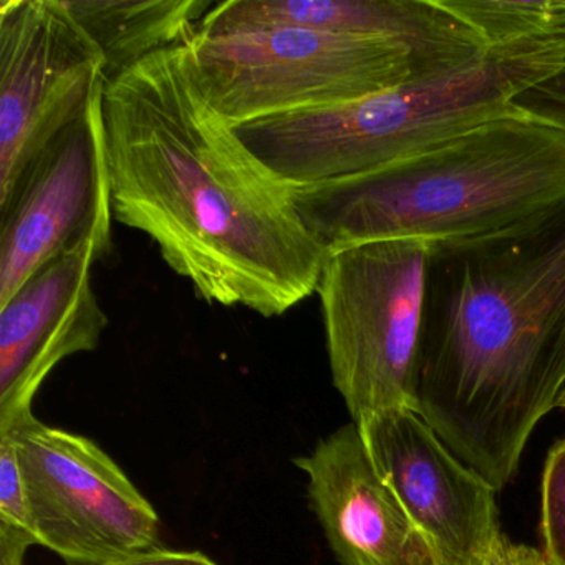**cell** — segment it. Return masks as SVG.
<instances>
[{
    "instance_id": "obj_1",
    "label": "cell",
    "mask_w": 565,
    "mask_h": 565,
    "mask_svg": "<svg viewBox=\"0 0 565 565\" xmlns=\"http://www.w3.org/2000/svg\"><path fill=\"white\" fill-rule=\"evenodd\" d=\"M111 206L200 299L277 317L317 290L327 253L274 177L207 104L186 47L107 82Z\"/></svg>"
},
{
    "instance_id": "obj_2",
    "label": "cell",
    "mask_w": 565,
    "mask_h": 565,
    "mask_svg": "<svg viewBox=\"0 0 565 565\" xmlns=\"http://www.w3.org/2000/svg\"><path fill=\"white\" fill-rule=\"evenodd\" d=\"M565 382V198L429 244L413 412L502 489Z\"/></svg>"
},
{
    "instance_id": "obj_3",
    "label": "cell",
    "mask_w": 565,
    "mask_h": 565,
    "mask_svg": "<svg viewBox=\"0 0 565 565\" xmlns=\"http://www.w3.org/2000/svg\"><path fill=\"white\" fill-rule=\"evenodd\" d=\"M290 190L327 254L476 236L564 200L565 134L515 111L370 173Z\"/></svg>"
},
{
    "instance_id": "obj_4",
    "label": "cell",
    "mask_w": 565,
    "mask_h": 565,
    "mask_svg": "<svg viewBox=\"0 0 565 565\" xmlns=\"http://www.w3.org/2000/svg\"><path fill=\"white\" fill-rule=\"evenodd\" d=\"M565 65V38L489 47L469 67L413 78L349 104L234 125L247 150L289 186L370 173L515 114L512 98Z\"/></svg>"
},
{
    "instance_id": "obj_5",
    "label": "cell",
    "mask_w": 565,
    "mask_h": 565,
    "mask_svg": "<svg viewBox=\"0 0 565 565\" xmlns=\"http://www.w3.org/2000/svg\"><path fill=\"white\" fill-rule=\"evenodd\" d=\"M429 244L385 239L327 254L322 303L333 386L353 423L413 409Z\"/></svg>"
},
{
    "instance_id": "obj_6",
    "label": "cell",
    "mask_w": 565,
    "mask_h": 565,
    "mask_svg": "<svg viewBox=\"0 0 565 565\" xmlns=\"http://www.w3.org/2000/svg\"><path fill=\"white\" fill-rule=\"evenodd\" d=\"M184 47L207 104L233 127L349 104L415 78L399 45L307 29L196 32Z\"/></svg>"
},
{
    "instance_id": "obj_7",
    "label": "cell",
    "mask_w": 565,
    "mask_h": 565,
    "mask_svg": "<svg viewBox=\"0 0 565 565\" xmlns=\"http://www.w3.org/2000/svg\"><path fill=\"white\" fill-rule=\"evenodd\" d=\"M4 433L14 436L39 545L71 565L161 547L153 505L97 443L34 415Z\"/></svg>"
},
{
    "instance_id": "obj_8",
    "label": "cell",
    "mask_w": 565,
    "mask_h": 565,
    "mask_svg": "<svg viewBox=\"0 0 565 565\" xmlns=\"http://www.w3.org/2000/svg\"><path fill=\"white\" fill-rule=\"evenodd\" d=\"M107 85V61L64 0L0 2V206Z\"/></svg>"
},
{
    "instance_id": "obj_9",
    "label": "cell",
    "mask_w": 565,
    "mask_h": 565,
    "mask_svg": "<svg viewBox=\"0 0 565 565\" xmlns=\"http://www.w3.org/2000/svg\"><path fill=\"white\" fill-rule=\"evenodd\" d=\"M104 95L102 88L87 110L39 154L0 206V306L85 237L111 234Z\"/></svg>"
},
{
    "instance_id": "obj_10",
    "label": "cell",
    "mask_w": 565,
    "mask_h": 565,
    "mask_svg": "<svg viewBox=\"0 0 565 565\" xmlns=\"http://www.w3.org/2000/svg\"><path fill=\"white\" fill-rule=\"evenodd\" d=\"M355 425L436 565H484L505 539L498 489L459 461L413 409H383Z\"/></svg>"
},
{
    "instance_id": "obj_11",
    "label": "cell",
    "mask_w": 565,
    "mask_h": 565,
    "mask_svg": "<svg viewBox=\"0 0 565 565\" xmlns=\"http://www.w3.org/2000/svg\"><path fill=\"white\" fill-rule=\"evenodd\" d=\"M110 247L111 234L85 237L0 306V431L34 415V396L62 360L100 343L108 316L92 270Z\"/></svg>"
},
{
    "instance_id": "obj_12",
    "label": "cell",
    "mask_w": 565,
    "mask_h": 565,
    "mask_svg": "<svg viewBox=\"0 0 565 565\" xmlns=\"http://www.w3.org/2000/svg\"><path fill=\"white\" fill-rule=\"evenodd\" d=\"M286 28L399 45L412 55L415 78L469 67L489 49L441 0H226L204 15L198 32L224 35Z\"/></svg>"
},
{
    "instance_id": "obj_13",
    "label": "cell",
    "mask_w": 565,
    "mask_h": 565,
    "mask_svg": "<svg viewBox=\"0 0 565 565\" xmlns=\"http://www.w3.org/2000/svg\"><path fill=\"white\" fill-rule=\"evenodd\" d=\"M340 565H436L431 548L376 471L355 423L296 458Z\"/></svg>"
},
{
    "instance_id": "obj_14",
    "label": "cell",
    "mask_w": 565,
    "mask_h": 565,
    "mask_svg": "<svg viewBox=\"0 0 565 565\" xmlns=\"http://www.w3.org/2000/svg\"><path fill=\"white\" fill-rule=\"evenodd\" d=\"M107 61V82L157 52L186 44L211 0H64Z\"/></svg>"
},
{
    "instance_id": "obj_15",
    "label": "cell",
    "mask_w": 565,
    "mask_h": 565,
    "mask_svg": "<svg viewBox=\"0 0 565 565\" xmlns=\"http://www.w3.org/2000/svg\"><path fill=\"white\" fill-rule=\"evenodd\" d=\"M488 47L565 38V0H441Z\"/></svg>"
},
{
    "instance_id": "obj_16",
    "label": "cell",
    "mask_w": 565,
    "mask_h": 565,
    "mask_svg": "<svg viewBox=\"0 0 565 565\" xmlns=\"http://www.w3.org/2000/svg\"><path fill=\"white\" fill-rule=\"evenodd\" d=\"M542 541L547 565H565V439L548 452L542 478Z\"/></svg>"
},
{
    "instance_id": "obj_17",
    "label": "cell",
    "mask_w": 565,
    "mask_h": 565,
    "mask_svg": "<svg viewBox=\"0 0 565 565\" xmlns=\"http://www.w3.org/2000/svg\"><path fill=\"white\" fill-rule=\"evenodd\" d=\"M0 529L35 535L14 436L0 435ZM39 542V541H38Z\"/></svg>"
},
{
    "instance_id": "obj_18",
    "label": "cell",
    "mask_w": 565,
    "mask_h": 565,
    "mask_svg": "<svg viewBox=\"0 0 565 565\" xmlns=\"http://www.w3.org/2000/svg\"><path fill=\"white\" fill-rule=\"evenodd\" d=\"M512 107L565 134V65L515 95Z\"/></svg>"
},
{
    "instance_id": "obj_19",
    "label": "cell",
    "mask_w": 565,
    "mask_h": 565,
    "mask_svg": "<svg viewBox=\"0 0 565 565\" xmlns=\"http://www.w3.org/2000/svg\"><path fill=\"white\" fill-rule=\"evenodd\" d=\"M97 565H216L203 552L154 547L120 555Z\"/></svg>"
},
{
    "instance_id": "obj_20",
    "label": "cell",
    "mask_w": 565,
    "mask_h": 565,
    "mask_svg": "<svg viewBox=\"0 0 565 565\" xmlns=\"http://www.w3.org/2000/svg\"><path fill=\"white\" fill-rule=\"evenodd\" d=\"M484 565H515L514 544L504 539Z\"/></svg>"
},
{
    "instance_id": "obj_21",
    "label": "cell",
    "mask_w": 565,
    "mask_h": 565,
    "mask_svg": "<svg viewBox=\"0 0 565 565\" xmlns=\"http://www.w3.org/2000/svg\"><path fill=\"white\" fill-rule=\"evenodd\" d=\"M515 565H547L544 555L529 545L514 544Z\"/></svg>"
},
{
    "instance_id": "obj_22",
    "label": "cell",
    "mask_w": 565,
    "mask_h": 565,
    "mask_svg": "<svg viewBox=\"0 0 565 565\" xmlns=\"http://www.w3.org/2000/svg\"><path fill=\"white\" fill-rule=\"evenodd\" d=\"M557 406L565 408V382L564 385H562L561 393H558L557 396Z\"/></svg>"
}]
</instances>
